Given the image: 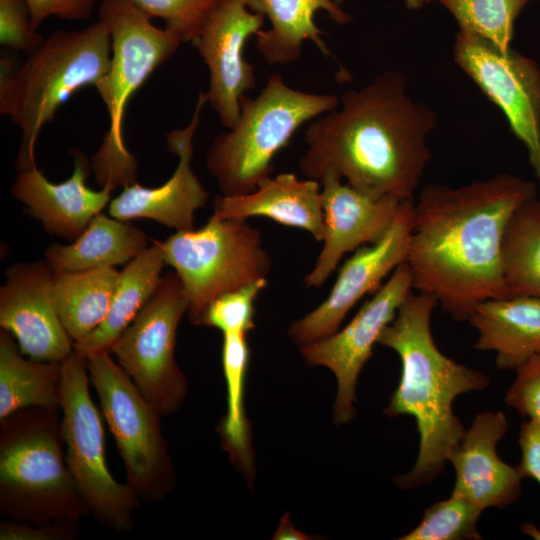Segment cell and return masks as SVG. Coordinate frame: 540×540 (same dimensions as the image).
<instances>
[{"instance_id": "5bb4252c", "label": "cell", "mask_w": 540, "mask_h": 540, "mask_svg": "<svg viewBox=\"0 0 540 540\" xmlns=\"http://www.w3.org/2000/svg\"><path fill=\"white\" fill-rule=\"evenodd\" d=\"M413 213L414 201L401 202L386 234L378 242L358 249L343 264L327 298L290 325L288 335L295 344H310L336 333L356 302L376 292L382 280L406 262Z\"/></svg>"}, {"instance_id": "d6a6232c", "label": "cell", "mask_w": 540, "mask_h": 540, "mask_svg": "<svg viewBox=\"0 0 540 540\" xmlns=\"http://www.w3.org/2000/svg\"><path fill=\"white\" fill-rule=\"evenodd\" d=\"M150 19L161 18L183 43L192 42L220 0H129Z\"/></svg>"}, {"instance_id": "ffe728a7", "label": "cell", "mask_w": 540, "mask_h": 540, "mask_svg": "<svg viewBox=\"0 0 540 540\" xmlns=\"http://www.w3.org/2000/svg\"><path fill=\"white\" fill-rule=\"evenodd\" d=\"M72 156L74 169L64 182H50L36 166L20 171L10 192L47 232L75 240L108 204L111 191L89 188L86 180L91 169L90 161L78 149L72 151Z\"/></svg>"}, {"instance_id": "7a4b0ae2", "label": "cell", "mask_w": 540, "mask_h": 540, "mask_svg": "<svg viewBox=\"0 0 540 540\" xmlns=\"http://www.w3.org/2000/svg\"><path fill=\"white\" fill-rule=\"evenodd\" d=\"M339 104L306 128L301 172L317 181L335 176L375 198L414 201L432 158L435 111L409 94L407 77L397 70L345 91Z\"/></svg>"}, {"instance_id": "f546056e", "label": "cell", "mask_w": 540, "mask_h": 540, "mask_svg": "<svg viewBox=\"0 0 540 540\" xmlns=\"http://www.w3.org/2000/svg\"><path fill=\"white\" fill-rule=\"evenodd\" d=\"M455 18L459 31L485 39L502 50L512 47L515 22L534 0H437Z\"/></svg>"}, {"instance_id": "1f68e13d", "label": "cell", "mask_w": 540, "mask_h": 540, "mask_svg": "<svg viewBox=\"0 0 540 540\" xmlns=\"http://www.w3.org/2000/svg\"><path fill=\"white\" fill-rule=\"evenodd\" d=\"M266 286L267 279H260L217 297L206 308L200 325L217 328L223 334H248L255 327L256 298Z\"/></svg>"}, {"instance_id": "60d3db41", "label": "cell", "mask_w": 540, "mask_h": 540, "mask_svg": "<svg viewBox=\"0 0 540 540\" xmlns=\"http://www.w3.org/2000/svg\"><path fill=\"white\" fill-rule=\"evenodd\" d=\"M338 5L343 3V0H334Z\"/></svg>"}, {"instance_id": "8fae6325", "label": "cell", "mask_w": 540, "mask_h": 540, "mask_svg": "<svg viewBox=\"0 0 540 540\" xmlns=\"http://www.w3.org/2000/svg\"><path fill=\"white\" fill-rule=\"evenodd\" d=\"M188 309L179 276L167 272L109 351L161 416L176 412L187 394L188 380L175 360V344Z\"/></svg>"}, {"instance_id": "9a60e30c", "label": "cell", "mask_w": 540, "mask_h": 540, "mask_svg": "<svg viewBox=\"0 0 540 540\" xmlns=\"http://www.w3.org/2000/svg\"><path fill=\"white\" fill-rule=\"evenodd\" d=\"M249 10L247 0H220L191 42L209 70L208 103L226 129L237 121L245 92L256 86L243 49L262 30L265 16Z\"/></svg>"}, {"instance_id": "d6986e66", "label": "cell", "mask_w": 540, "mask_h": 540, "mask_svg": "<svg viewBox=\"0 0 540 540\" xmlns=\"http://www.w3.org/2000/svg\"><path fill=\"white\" fill-rule=\"evenodd\" d=\"M507 429L503 412H481L448 457L455 471L452 493L466 497L483 510L503 509L521 495L523 479L517 468L505 463L497 453V444Z\"/></svg>"}, {"instance_id": "277c9868", "label": "cell", "mask_w": 540, "mask_h": 540, "mask_svg": "<svg viewBox=\"0 0 540 540\" xmlns=\"http://www.w3.org/2000/svg\"><path fill=\"white\" fill-rule=\"evenodd\" d=\"M112 38L97 20L81 30H57L19 66L14 57L0 59V113L22 134L15 167H36L35 145L41 129L74 93L96 84L108 72Z\"/></svg>"}, {"instance_id": "7402d4cb", "label": "cell", "mask_w": 540, "mask_h": 540, "mask_svg": "<svg viewBox=\"0 0 540 540\" xmlns=\"http://www.w3.org/2000/svg\"><path fill=\"white\" fill-rule=\"evenodd\" d=\"M474 347L496 353L498 369L515 370L540 353V298L509 296L477 304L468 318Z\"/></svg>"}, {"instance_id": "9c48e42d", "label": "cell", "mask_w": 540, "mask_h": 540, "mask_svg": "<svg viewBox=\"0 0 540 540\" xmlns=\"http://www.w3.org/2000/svg\"><path fill=\"white\" fill-rule=\"evenodd\" d=\"M86 358L73 352L62 362L60 388L61 432L65 458L90 514L102 526L118 533L134 527L139 498L127 483L110 473L100 411L89 391Z\"/></svg>"}, {"instance_id": "ab89813d", "label": "cell", "mask_w": 540, "mask_h": 540, "mask_svg": "<svg viewBox=\"0 0 540 540\" xmlns=\"http://www.w3.org/2000/svg\"><path fill=\"white\" fill-rule=\"evenodd\" d=\"M432 0H404L405 5L410 10H418Z\"/></svg>"}, {"instance_id": "4dcf8cb0", "label": "cell", "mask_w": 540, "mask_h": 540, "mask_svg": "<svg viewBox=\"0 0 540 540\" xmlns=\"http://www.w3.org/2000/svg\"><path fill=\"white\" fill-rule=\"evenodd\" d=\"M483 509L466 497L451 493L430 505L420 523L401 540H478L477 523Z\"/></svg>"}, {"instance_id": "f1b7e54d", "label": "cell", "mask_w": 540, "mask_h": 540, "mask_svg": "<svg viewBox=\"0 0 540 540\" xmlns=\"http://www.w3.org/2000/svg\"><path fill=\"white\" fill-rule=\"evenodd\" d=\"M247 333H224L222 366L227 385V414L220 424L223 445L234 462L251 473L252 456L248 424L243 408L246 372L249 361Z\"/></svg>"}, {"instance_id": "f35d334b", "label": "cell", "mask_w": 540, "mask_h": 540, "mask_svg": "<svg viewBox=\"0 0 540 540\" xmlns=\"http://www.w3.org/2000/svg\"><path fill=\"white\" fill-rule=\"evenodd\" d=\"M307 535L298 531L289 519V514L286 513L282 518L279 527L274 534V539H308Z\"/></svg>"}, {"instance_id": "e575fe53", "label": "cell", "mask_w": 540, "mask_h": 540, "mask_svg": "<svg viewBox=\"0 0 540 540\" xmlns=\"http://www.w3.org/2000/svg\"><path fill=\"white\" fill-rule=\"evenodd\" d=\"M504 400L519 414L540 423V353L515 369Z\"/></svg>"}, {"instance_id": "6da1fadb", "label": "cell", "mask_w": 540, "mask_h": 540, "mask_svg": "<svg viewBox=\"0 0 540 540\" xmlns=\"http://www.w3.org/2000/svg\"><path fill=\"white\" fill-rule=\"evenodd\" d=\"M537 196L534 181L500 173L452 187L430 184L414 202L407 264L413 289L433 296L455 320L488 299L511 296L501 267L507 222Z\"/></svg>"}, {"instance_id": "8992f818", "label": "cell", "mask_w": 540, "mask_h": 540, "mask_svg": "<svg viewBox=\"0 0 540 540\" xmlns=\"http://www.w3.org/2000/svg\"><path fill=\"white\" fill-rule=\"evenodd\" d=\"M98 19L106 24L112 38L109 70L95 86L109 125L90 167L98 185L112 191L136 183L138 163L124 137L129 99L183 41L174 31L153 25L129 0H102Z\"/></svg>"}, {"instance_id": "8d00e7d4", "label": "cell", "mask_w": 540, "mask_h": 540, "mask_svg": "<svg viewBox=\"0 0 540 540\" xmlns=\"http://www.w3.org/2000/svg\"><path fill=\"white\" fill-rule=\"evenodd\" d=\"M30 13L32 28L39 25L49 16L62 20L80 21L87 19L97 0H26Z\"/></svg>"}, {"instance_id": "74e56055", "label": "cell", "mask_w": 540, "mask_h": 540, "mask_svg": "<svg viewBox=\"0 0 540 540\" xmlns=\"http://www.w3.org/2000/svg\"><path fill=\"white\" fill-rule=\"evenodd\" d=\"M518 445L521 452L516 466L521 478H532L540 484V423L527 419L519 430ZM526 533L540 536V531L527 526Z\"/></svg>"}, {"instance_id": "2e32d148", "label": "cell", "mask_w": 540, "mask_h": 540, "mask_svg": "<svg viewBox=\"0 0 540 540\" xmlns=\"http://www.w3.org/2000/svg\"><path fill=\"white\" fill-rule=\"evenodd\" d=\"M0 288V326L17 341L20 352L36 361L62 362L74 342L56 312L54 271L45 261L18 262L6 271Z\"/></svg>"}, {"instance_id": "cb8c5ba5", "label": "cell", "mask_w": 540, "mask_h": 540, "mask_svg": "<svg viewBox=\"0 0 540 540\" xmlns=\"http://www.w3.org/2000/svg\"><path fill=\"white\" fill-rule=\"evenodd\" d=\"M165 265L162 244L155 240L128 262L119 272L105 319L90 334L73 344L74 352L84 358L109 352L116 339L152 297Z\"/></svg>"}, {"instance_id": "7c38bea8", "label": "cell", "mask_w": 540, "mask_h": 540, "mask_svg": "<svg viewBox=\"0 0 540 540\" xmlns=\"http://www.w3.org/2000/svg\"><path fill=\"white\" fill-rule=\"evenodd\" d=\"M454 62L506 117L540 181V67L514 50L458 32Z\"/></svg>"}, {"instance_id": "603a6c76", "label": "cell", "mask_w": 540, "mask_h": 540, "mask_svg": "<svg viewBox=\"0 0 540 540\" xmlns=\"http://www.w3.org/2000/svg\"><path fill=\"white\" fill-rule=\"evenodd\" d=\"M247 6L270 20V29L261 30L256 35V47L271 65L297 61L306 40L312 41L323 55L332 57L321 37L323 32L314 22V14L318 10L327 12L338 24L351 20V16L334 0H247Z\"/></svg>"}, {"instance_id": "52a82bcc", "label": "cell", "mask_w": 540, "mask_h": 540, "mask_svg": "<svg viewBox=\"0 0 540 540\" xmlns=\"http://www.w3.org/2000/svg\"><path fill=\"white\" fill-rule=\"evenodd\" d=\"M338 106L335 95L291 88L279 73L268 78L255 98L244 95L237 121L213 139L205 155L221 195L254 191L271 176L274 157L298 128Z\"/></svg>"}, {"instance_id": "5b68a950", "label": "cell", "mask_w": 540, "mask_h": 540, "mask_svg": "<svg viewBox=\"0 0 540 540\" xmlns=\"http://www.w3.org/2000/svg\"><path fill=\"white\" fill-rule=\"evenodd\" d=\"M59 410L29 407L0 420V513L10 520L78 523L90 514L66 462Z\"/></svg>"}, {"instance_id": "836d02e7", "label": "cell", "mask_w": 540, "mask_h": 540, "mask_svg": "<svg viewBox=\"0 0 540 540\" xmlns=\"http://www.w3.org/2000/svg\"><path fill=\"white\" fill-rule=\"evenodd\" d=\"M45 38L31 25L26 0H0V43L27 55L37 50Z\"/></svg>"}, {"instance_id": "e0dca14e", "label": "cell", "mask_w": 540, "mask_h": 540, "mask_svg": "<svg viewBox=\"0 0 540 540\" xmlns=\"http://www.w3.org/2000/svg\"><path fill=\"white\" fill-rule=\"evenodd\" d=\"M207 102V93L201 92L188 125L166 134L169 151L178 156L172 176L154 188L138 183L123 188L109 203L111 217L123 221L152 219L176 231L194 229L195 212L205 207L209 199L208 191L191 168L193 139Z\"/></svg>"}, {"instance_id": "3957f363", "label": "cell", "mask_w": 540, "mask_h": 540, "mask_svg": "<svg viewBox=\"0 0 540 540\" xmlns=\"http://www.w3.org/2000/svg\"><path fill=\"white\" fill-rule=\"evenodd\" d=\"M437 305L433 296L412 291L378 340L401 361L398 386L383 412L412 416L420 436L414 467L396 480L403 488L428 484L442 472L466 431L453 412L454 400L489 385L485 374L455 362L436 346L431 315Z\"/></svg>"}, {"instance_id": "ac0fdd59", "label": "cell", "mask_w": 540, "mask_h": 540, "mask_svg": "<svg viewBox=\"0 0 540 540\" xmlns=\"http://www.w3.org/2000/svg\"><path fill=\"white\" fill-rule=\"evenodd\" d=\"M319 182L323 247L312 271L304 279L308 288L321 287L347 252L378 242L403 202L392 197L369 196L332 175L324 176Z\"/></svg>"}, {"instance_id": "484cf974", "label": "cell", "mask_w": 540, "mask_h": 540, "mask_svg": "<svg viewBox=\"0 0 540 540\" xmlns=\"http://www.w3.org/2000/svg\"><path fill=\"white\" fill-rule=\"evenodd\" d=\"M15 338L0 331V420L29 407L60 409L62 362L25 359Z\"/></svg>"}, {"instance_id": "ba28073f", "label": "cell", "mask_w": 540, "mask_h": 540, "mask_svg": "<svg viewBox=\"0 0 540 540\" xmlns=\"http://www.w3.org/2000/svg\"><path fill=\"white\" fill-rule=\"evenodd\" d=\"M161 244L166 265L183 284L189 320L197 326L214 299L271 272L261 231L245 220L212 215L202 228L176 231Z\"/></svg>"}, {"instance_id": "4fadbf2b", "label": "cell", "mask_w": 540, "mask_h": 540, "mask_svg": "<svg viewBox=\"0 0 540 540\" xmlns=\"http://www.w3.org/2000/svg\"><path fill=\"white\" fill-rule=\"evenodd\" d=\"M412 289V273L404 262L363 304L345 328L327 338L300 346L301 355L308 365L324 366L337 378L336 424H346L353 418L358 376L373 355V346L378 343L382 331L393 321Z\"/></svg>"}, {"instance_id": "4316f807", "label": "cell", "mask_w": 540, "mask_h": 540, "mask_svg": "<svg viewBox=\"0 0 540 540\" xmlns=\"http://www.w3.org/2000/svg\"><path fill=\"white\" fill-rule=\"evenodd\" d=\"M119 272L113 267L54 272L52 297L66 332L75 343L105 319Z\"/></svg>"}, {"instance_id": "83f0119b", "label": "cell", "mask_w": 540, "mask_h": 540, "mask_svg": "<svg viewBox=\"0 0 540 540\" xmlns=\"http://www.w3.org/2000/svg\"><path fill=\"white\" fill-rule=\"evenodd\" d=\"M501 267L511 296L540 298V199L521 204L509 218L501 244Z\"/></svg>"}, {"instance_id": "d4e9b609", "label": "cell", "mask_w": 540, "mask_h": 540, "mask_svg": "<svg viewBox=\"0 0 540 540\" xmlns=\"http://www.w3.org/2000/svg\"><path fill=\"white\" fill-rule=\"evenodd\" d=\"M148 247L146 234L129 221L97 214L70 244H51L46 261L54 272L84 271L127 264Z\"/></svg>"}, {"instance_id": "30bf717a", "label": "cell", "mask_w": 540, "mask_h": 540, "mask_svg": "<svg viewBox=\"0 0 540 540\" xmlns=\"http://www.w3.org/2000/svg\"><path fill=\"white\" fill-rule=\"evenodd\" d=\"M90 384L114 438L126 483L145 502L164 499L173 489L174 466L160 426V413L109 352L86 358Z\"/></svg>"}, {"instance_id": "44dd1931", "label": "cell", "mask_w": 540, "mask_h": 540, "mask_svg": "<svg viewBox=\"0 0 540 540\" xmlns=\"http://www.w3.org/2000/svg\"><path fill=\"white\" fill-rule=\"evenodd\" d=\"M213 215L220 219L246 220L267 217L282 225L309 232L323 240L321 184L314 179L300 180L293 173L268 177L247 194L217 196Z\"/></svg>"}, {"instance_id": "d590c367", "label": "cell", "mask_w": 540, "mask_h": 540, "mask_svg": "<svg viewBox=\"0 0 540 540\" xmlns=\"http://www.w3.org/2000/svg\"><path fill=\"white\" fill-rule=\"evenodd\" d=\"M78 534V523H56L49 525L19 521H1V540H71Z\"/></svg>"}]
</instances>
